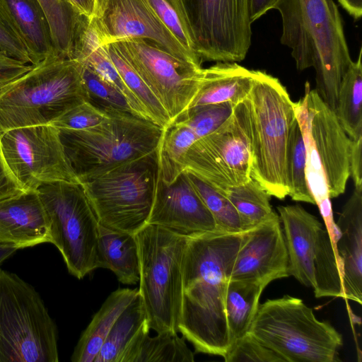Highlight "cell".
Here are the masks:
<instances>
[{
    "mask_svg": "<svg viewBox=\"0 0 362 362\" xmlns=\"http://www.w3.org/2000/svg\"><path fill=\"white\" fill-rule=\"evenodd\" d=\"M244 232L216 229L187 236L178 332L196 352L223 358L230 348L225 298Z\"/></svg>",
    "mask_w": 362,
    "mask_h": 362,
    "instance_id": "6da1fadb",
    "label": "cell"
},
{
    "mask_svg": "<svg viewBox=\"0 0 362 362\" xmlns=\"http://www.w3.org/2000/svg\"><path fill=\"white\" fill-rule=\"evenodd\" d=\"M281 44L299 71L313 67L315 89L335 111L341 79L352 62L341 15L334 0H280Z\"/></svg>",
    "mask_w": 362,
    "mask_h": 362,
    "instance_id": "7a4b0ae2",
    "label": "cell"
},
{
    "mask_svg": "<svg viewBox=\"0 0 362 362\" xmlns=\"http://www.w3.org/2000/svg\"><path fill=\"white\" fill-rule=\"evenodd\" d=\"M66 158L80 184L158 150L165 129L137 115L107 112L82 130L58 129Z\"/></svg>",
    "mask_w": 362,
    "mask_h": 362,
    "instance_id": "3957f363",
    "label": "cell"
},
{
    "mask_svg": "<svg viewBox=\"0 0 362 362\" xmlns=\"http://www.w3.org/2000/svg\"><path fill=\"white\" fill-rule=\"evenodd\" d=\"M84 101L81 64L58 57L47 58L0 91V134L49 124Z\"/></svg>",
    "mask_w": 362,
    "mask_h": 362,
    "instance_id": "277c9868",
    "label": "cell"
},
{
    "mask_svg": "<svg viewBox=\"0 0 362 362\" xmlns=\"http://www.w3.org/2000/svg\"><path fill=\"white\" fill-rule=\"evenodd\" d=\"M250 122L251 177L271 195L288 196L286 148L296 119L294 103L279 80L255 71L247 97Z\"/></svg>",
    "mask_w": 362,
    "mask_h": 362,
    "instance_id": "5b68a950",
    "label": "cell"
},
{
    "mask_svg": "<svg viewBox=\"0 0 362 362\" xmlns=\"http://www.w3.org/2000/svg\"><path fill=\"white\" fill-rule=\"evenodd\" d=\"M248 332L285 362H335L342 337L313 309L286 295L259 305Z\"/></svg>",
    "mask_w": 362,
    "mask_h": 362,
    "instance_id": "8992f818",
    "label": "cell"
},
{
    "mask_svg": "<svg viewBox=\"0 0 362 362\" xmlns=\"http://www.w3.org/2000/svg\"><path fill=\"white\" fill-rule=\"evenodd\" d=\"M135 237L140 259L139 293L150 329L177 333L182 301V261L187 236L146 224Z\"/></svg>",
    "mask_w": 362,
    "mask_h": 362,
    "instance_id": "52a82bcc",
    "label": "cell"
},
{
    "mask_svg": "<svg viewBox=\"0 0 362 362\" xmlns=\"http://www.w3.org/2000/svg\"><path fill=\"white\" fill-rule=\"evenodd\" d=\"M56 324L40 293L0 269V362H57Z\"/></svg>",
    "mask_w": 362,
    "mask_h": 362,
    "instance_id": "ba28073f",
    "label": "cell"
},
{
    "mask_svg": "<svg viewBox=\"0 0 362 362\" xmlns=\"http://www.w3.org/2000/svg\"><path fill=\"white\" fill-rule=\"evenodd\" d=\"M158 177L156 151L81 185L100 225L135 234L147 224Z\"/></svg>",
    "mask_w": 362,
    "mask_h": 362,
    "instance_id": "9c48e42d",
    "label": "cell"
},
{
    "mask_svg": "<svg viewBox=\"0 0 362 362\" xmlns=\"http://www.w3.org/2000/svg\"><path fill=\"white\" fill-rule=\"evenodd\" d=\"M37 191L49 220L50 243L61 252L69 274L83 279L98 268L100 223L81 185L59 181Z\"/></svg>",
    "mask_w": 362,
    "mask_h": 362,
    "instance_id": "30bf717a",
    "label": "cell"
},
{
    "mask_svg": "<svg viewBox=\"0 0 362 362\" xmlns=\"http://www.w3.org/2000/svg\"><path fill=\"white\" fill-rule=\"evenodd\" d=\"M247 98L237 103L231 117L214 132L198 139L189 148L183 173L223 194L251 177L252 152Z\"/></svg>",
    "mask_w": 362,
    "mask_h": 362,
    "instance_id": "8fae6325",
    "label": "cell"
},
{
    "mask_svg": "<svg viewBox=\"0 0 362 362\" xmlns=\"http://www.w3.org/2000/svg\"><path fill=\"white\" fill-rule=\"evenodd\" d=\"M112 43L160 102L171 124L179 119L197 94L202 65L179 58L146 39Z\"/></svg>",
    "mask_w": 362,
    "mask_h": 362,
    "instance_id": "7c38bea8",
    "label": "cell"
},
{
    "mask_svg": "<svg viewBox=\"0 0 362 362\" xmlns=\"http://www.w3.org/2000/svg\"><path fill=\"white\" fill-rule=\"evenodd\" d=\"M203 62H240L250 47L249 0H181Z\"/></svg>",
    "mask_w": 362,
    "mask_h": 362,
    "instance_id": "4fadbf2b",
    "label": "cell"
},
{
    "mask_svg": "<svg viewBox=\"0 0 362 362\" xmlns=\"http://www.w3.org/2000/svg\"><path fill=\"white\" fill-rule=\"evenodd\" d=\"M6 164L24 191L59 181L80 183L65 155L58 128L37 125L0 134Z\"/></svg>",
    "mask_w": 362,
    "mask_h": 362,
    "instance_id": "5bb4252c",
    "label": "cell"
},
{
    "mask_svg": "<svg viewBox=\"0 0 362 362\" xmlns=\"http://www.w3.org/2000/svg\"><path fill=\"white\" fill-rule=\"evenodd\" d=\"M307 151L322 165L329 198L343 194L349 178L351 139L340 125L334 111L316 90L305 86V96L294 103Z\"/></svg>",
    "mask_w": 362,
    "mask_h": 362,
    "instance_id": "9a60e30c",
    "label": "cell"
},
{
    "mask_svg": "<svg viewBox=\"0 0 362 362\" xmlns=\"http://www.w3.org/2000/svg\"><path fill=\"white\" fill-rule=\"evenodd\" d=\"M90 23L103 45L142 38L184 60L202 65L155 13L148 0H95Z\"/></svg>",
    "mask_w": 362,
    "mask_h": 362,
    "instance_id": "2e32d148",
    "label": "cell"
},
{
    "mask_svg": "<svg viewBox=\"0 0 362 362\" xmlns=\"http://www.w3.org/2000/svg\"><path fill=\"white\" fill-rule=\"evenodd\" d=\"M244 231L230 279L252 280L268 285L275 279L290 276L287 248L276 212Z\"/></svg>",
    "mask_w": 362,
    "mask_h": 362,
    "instance_id": "e0dca14e",
    "label": "cell"
},
{
    "mask_svg": "<svg viewBox=\"0 0 362 362\" xmlns=\"http://www.w3.org/2000/svg\"><path fill=\"white\" fill-rule=\"evenodd\" d=\"M147 223L185 236L217 229L213 216L185 172L170 184L163 182L158 175Z\"/></svg>",
    "mask_w": 362,
    "mask_h": 362,
    "instance_id": "ac0fdd59",
    "label": "cell"
},
{
    "mask_svg": "<svg viewBox=\"0 0 362 362\" xmlns=\"http://www.w3.org/2000/svg\"><path fill=\"white\" fill-rule=\"evenodd\" d=\"M50 243L49 220L37 190L0 199V243L21 249Z\"/></svg>",
    "mask_w": 362,
    "mask_h": 362,
    "instance_id": "d6986e66",
    "label": "cell"
},
{
    "mask_svg": "<svg viewBox=\"0 0 362 362\" xmlns=\"http://www.w3.org/2000/svg\"><path fill=\"white\" fill-rule=\"evenodd\" d=\"M277 210L283 225L290 276L313 288L314 259L322 225L299 204L279 206Z\"/></svg>",
    "mask_w": 362,
    "mask_h": 362,
    "instance_id": "ffe728a7",
    "label": "cell"
},
{
    "mask_svg": "<svg viewBox=\"0 0 362 362\" xmlns=\"http://www.w3.org/2000/svg\"><path fill=\"white\" fill-rule=\"evenodd\" d=\"M336 224L335 249L341 269L344 298L362 303V187H355Z\"/></svg>",
    "mask_w": 362,
    "mask_h": 362,
    "instance_id": "44dd1931",
    "label": "cell"
},
{
    "mask_svg": "<svg viewBox=\"0 0 362 362\" xmlns=\"http://www.w3.org/2000/svg\"><path fill=\"white\" fill-rule=\"evenodd\" d=\"M254 76L255 71L237 62H216L203 69L197 94L188 109L245 99Z\"/></svg>",
    "mask_w": 362,
    "mask_h": 362,
    "instance_id": "7402d4cb",
    "label": "cell"
},
{
    "mask_svg": "<svg viewBox=\"0 0 362 362\" xmlns=\"http://www.w3.org/2000/svg\"><path fill=\"white\" fill-rule=\"evenodd\" d=\"M0 4L25 45L30 64L58 57L48 22L37 0H0Z\"/></svg>",
    "mask_w": 362,
    "mask_h": 362,
    "instance_id": "603a6c76",
    "label": "cell"
},
{
    "mask_svg": "<svg viewBox=\"0 0 362 362\" xmlns=\"http://www.w3.org/2000/svg\"><path fill=\"white\" fill-rule=\"evenodd\" d=\"M69 59L84 64L119 89L127 98L136 115L148 119L137 100L126 86L113 64L107 49L103 45L90 18L83 16L74 40Z\"/></svg>",
    "mask_w": 362,
    "mask_h": 362,
    "instance_id": "cb8c5ba5",
    "label": "cell"
},
{
    "mask_svg": "<svg viewBox=\"0 0 362 362\" xmlns=\"http://www.w3.org/2000/svg\"><path fill=\"white\" fill-rule=\"evenodd\" d=\"M98 268L111 270L119 281L135 284L139 281L140 259L135 234L99 225Z\"/></svg>",
    "mask_w": 362,
    "mask_h": 362,
    "instance_id": "d4e9b609",
    "label": "cell"
},
{
    "mask_svg": "<svg viewBox=\"0 0 362 362\" xmlns=\"http://www.w3.org/2000/svg\"><path fill=\"white\" fill-rule=\"evenodd\" d=\"M138 293L137 288H119L110 293L82 332L72 362H94L115 322Z\"/></svg>",
    "mask_w": 362,
    "mask_h": 362,
    "instance_id": "484cf974",
    "label": "cell"
},
{
    "mask_svg": "<svg viewBox=\"0 0 362 362\" xmlns=\"http://www.w3.org/2000/svg\"><path fill=\"white\" fill-rule=\"evenodd\" d=\"M146 322L122 354L119 362H194V353L177 333L149 336Z\"/></svg>",
    "mask_w": 362,
    "mask_h": 362,
    "instance_id": "4316f807",
    "label": "cell"
},
{
    "mask_svg": "<svg viewBox=\"0 0 362 362\" xmlns=\"http://www.w3.org/2000/svg\"><path fill=\"white\" fill-rule=\"evenodd\" d=\"M267 286L252 280H229L225 298V313L230 346L248 332L258 310L261 294Z\"/></svg>",
    "mask_w": 362,
    "mask_h": 362,
    "instance_id": "83f0119b",
    "label": "cell"
},
{
    "mask_svg": "<svg viewBox=\"0 0 362 362\" xmlns=\"http://www.w3.org/2000/svg\"><path fill=\"white\" fill-rule=\"evenodd\" d=\"M362 49L358 59L351 63L343 76L334 111L337 119L351 139L362 137Z\"/></svg>",
    "mask_w": 362,
    "mask_h": 362,
    "instance_id": "f1b7e54d",
    "label": "cell"
},
{
    "mask_svg": "<svg viewBox=\"0 0 362 362\" xmlns=\"http://www.w3.org/2000/svg\"><path fill=\"white\" fill-rule=\"evenodd\" d=\"M146 322L139 293L115 322L94 362H119L127 346Z\"/></svg>",
    "mask_w": 362,
    "mask_h": 362,
    "instance_id": "f546056e",
    "label": "cell"
},
{
    "mask_svg": "<svg viewBox=\"0 0 362 362\" xmlns=\"http://www.w3.org/2000/svg\"><path fill=\"white\" fill-rule=\"evenodd\" d=\"M188 127L173 123L163 131L158 150V175L165 184L183 173V163L190 146L197 140Z\"/></svg>",
    "mask_w": 362,
    "mask_h": 362,
    "instance_id": "4dcf8cb0",
    "label": "cell"
},
{
    "mask_svg": "<svg viewBox=\"0 0 362 362\" xmlns=\"http://www.w3.org/2000/svg\"><path fill=\"white\" fill-rule=\"evenodd\" d=\"M223 194L236 209L243 231L252 228L275 213L269 202L271 195L253 178L243 185L228 188Z\"/></svg>",
    "mask_w": 362,
    "mask_h": 362,
    "instance_id": "1f68e13d",
    "label": "cell"
},
{
    "mask_svg": "<svg viewBox=\"0 0 362 362\" xmlns=\"http://www.w3.org/2000/svg\"><path fill=\"white\" fill-rule=\"evenodd\" d=\"M315 285L313 288L316 298L342 297L341 269L335 245L327 228H322L314 259Z\"/></svg>",
    "mask_w": 362,
    "mask_h": 362,
    "instance_id": "d6a6232c",
    "label": "cell"
},
{
    "mask_svg": "<svg viewBox=\"0 0 362 362\" xmlns=\"http://www.w3.org/2000/svg\"><path fill=\"white\" fill-rule=\"evenodd\" d=\"M110 59L122 79L133 93L151 122L165 129L170 119L156 96L124 58L115 43L107 45Z\"/></svg>",
    "mask_w": 362,
    "mask_h": 362,
    "instance_id": "836d02e7",
    "label": "cell"
},
{
    "mask_svg": "<svg viewBox=\"0 0 362 362\" xmlns=\"http://www.w3.org/2000/svg\"><path fill=\"white\" fill-rule=\"evenodd\" d=\"M49 24L59 57L70 59L77 26L83 16L65 0H37Z\"/></svg>",
    "mask_w": 362,
    "mask_h": 362,
    "instance_id": "e575fe53",
    "label": "cell"
},
{
    "mask_svg": "<svg viewBox=\"0 0 362 362\" xmlns=\"http://www.w3.org/2000/svg\"><path fill=\"white\" fill-rule=\"evenodd\" d=\"M288 195L294 201L315 204L306 177V148L298 120H294L286 148Z\"/></svg>",
    "mask_w": 362,
    "mask_h": 362,
    "instance_id": "d590c367",
    "label": "cell"
},
{
    "mask_svg": "<svg viewBox=\"0 0 362 362\" xmlns=\"http://www.w3.org/2000/svg\"><path fill=\"white\" fill-rule=\"evenodd\" d=\"M80 64L87 102L105 113L125 112L136 115L119 89L87 65Z\"/></svg>",
    "mask_w": 362,
    "mask_h": 362,
    "instance_id": "8d00e7d4",
    "label": "cell"
},
{
    "mask_svg": "<svg viewBox=\"0 0 362 362\" xmlns=\"http://www.w3.org/2000/svg\"><path fill=\"white\" fill-rule=\"evenodd\" d=\"M160 21L190 54H196L194 37L181 0H148Z\"/></svg>",
    "mask_w": 362,
    "mask_h": 362,
    "instance_id": "74e56055",
    "label": "cell"
},
{
    "mask_svg": "<svg viewBox=\"0 0 362 362\" xmlns=\"http://www.w3.org/2000/svg\"><path fill=\"white\" fill-rule=\"evenodd\" d=\"M187 175L193 187L213 216L217 229L228 232L243 231L239 215L230 200L202 180Z\"/></svg>",
    "mask_w": 362,
    "mask_h": 362,
    "instance_id": "f35d334b",
    "label": "cell"
},
{
    "mask_svg": "<svg viewBox=\"0 0 362 362\" xmlns=\"http://www.w3.org/2000/svg\"><path fill=\"white\" fill-rule=\"evenodd\" d=\"M237 103L228 102L191 107L174 123L188 127L199 139L222 126L233 115Z\"/></svg>",
    "mask_w": 362,
    "mask_h": 362,
    "instance_id": "ab89813d",
    "label": "cell"
},
{
    "mask_svg": "<svg viewBox=\"0 0 362 362\" xmlns=\"http://www.w3.org/2000/svg\"><path fill=\"white\" fill-rule=\"evenodd\" d=\"M223 358L226 362H285L249 332L230 346Z\"/></svg>",
    "mask_w": 362,
    "mask_h": 362,
    "instance_id": "60d3db41",
    "label": "cell"
},
{
    "mask_svg": "<svg viewBox=\"0 0 362 362\" xmlns=\"http://www.w3.org/2000/svg\"><path fill=\"white\" fill-rule=\"evenodd\" d=\"M107 115V113L84 101L67 110L49 124L58 129L82 130L100 124Z\"/></svg>",
    "mask_w": 362,
    "mask_h": 362,
    "instance_id": "b9f144b4",
    "label": "cell"
},
{
    "mask_svg": "<svg viewBox=\"0 0 362 362\" xmlns=\"http://www.w3.org/2000/svg\"><path fill=\"white\" fill-rule=\"evenodd\" d=\"M0 51L25 63H30L28 52L1 4Z\"/></svg>",
    "mask_w": 362,
    "mask_h": 362,
    "instance_id": "7bdbcfd3",
    "label": "cell"
},
{
    "mask_svg": "<svg viewBox=\"0 0 362 362\" xmlns=\"http://www.w3.org/2000/svg\"><path fill=\"white\" fill-rule=\"evenodd\" d=\"M33 67V65L9 57L0 51V91Z\"/></svg>",
    "mask_w": 362,
    "mask_h": 362,
    "instance_id": "ee69618b",
    "label": "cell"
},
{
    "mask_svg": "<svg viewBox=\"0 0 362 362\" xmlns=\"http://www.w3.org/2000/svg\"><path fill=\"white\" fill-rule=\"evenodd\" d=\"M24 192L8 170L4 160L0 141V199Z\"/></svg>",
    "mask_w": 362,
    "mask_h": 362,
    "instance_id": "f6af8a7d",
    "label": "cell"
},
{
    "mask_svg": "<svg viewBox=\"0 0 362 362\" xmlns=\"http://www.w3.org/2000/svg\"><path fill=\"white\" fill-rule=\"evenodd\" d=\"M362 137L351 139L349 155V176L355 187H362Z\"/></svg>",
    "mask_w": 362,
    "mask_h": 362,
    "instance_id": "bcb514c9",
    "label": "cell"
},
{
    "mask_svg": "<svg viewBox=\"0 0 362 362\" xmlns=\"http://www.w3.org/2000/svg\"><path fill=\"white\" fill-rule=\"evenodd\" d=\"M280 0H249L250 19L252 23L271 9H275Z\"/></svg>",
    "mask_w": 362,
    "mask_h": 362,
    "instance_id": "7dc6e473",
    "label": "cell"
},
{
    "mask_svg": "<svg viewBox=\"0 0 362 362\" xmlns=\"http://www.w3.org/2000/svg\"><path fill=\"white\" fill-rule=\"evenodd\" d=\"M78 13L91 18L93 14L95 0H65Z\"/></svg>",
    "mask_w": 362,
    "mask_h": 362,
    "instance_id": "c3c4849f",
    "label": "cell"
},
{
    "mask_svg": "<svg viewBox=\"0 0 362 362\" xmlns=\"http://www.w3.org/2000/svg\"><path fill=\"white\" fill-rule=\"evenodd\" d=\"M341 6L355 20L362 16V0H337Z\"/></svg>",
    "mask_w": 362,
    "mask_h": 362,
    "instance_id": "681fc988",
    "label": "cell"
},
{
    "mask_svg": "<svg viewBox=\"0 0 362 362\" xmlns=\"http://www.w3.org/2000/svg\"><path fill=\"white\" fill-rule=\"evenodd\" d=\"M21 248L14 244L0 243V266L18 250Z\"/></svg>",
    "mask_w": 362,
    "mask_h": 362,
    "instance_id": "f907efd6",
    "label": "cell"
}]
</instances>
